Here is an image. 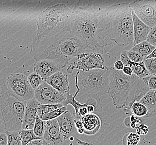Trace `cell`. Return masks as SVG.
<instances>
[{"label": "cell", "mask_w": 156, "mask_h": 145, "mask_svg": "<svg viewBox=\"0 0 156 145\" xmlns=\"http://www.w3.org/2000/svg\"><path fill=\"white\" fill-rule=\"evenodd\" d=\"M89 52L93 51L71 32H66L34 39L30 53L35 60H53L62 69L73 58Z\"/></svg>", "instance_id": "obj_1"}, {"label": "cell", "mask_w": 156, "mask_h": 145, "mask_svg": "<svg viewBox=\"0 0 156 145\" xmlns=\"http://www.w3.org/2000/svg\"><path fill=\"white\" fill-rule=\"evenodd\" d=\"M73 11L65 4H56L39 15L35 39H40L62 32H71Z\"/></svg>", "instance_id": "obj_2"}, {"label": "cell", "mask_w": 156, "mask_h": 145, "mask_svg": "<svg viewBox=\"0 0 156 145\" xmlns=\"http://www.w3.org/2000/svg\"><path fill=\"white\" fill-rule=\"evenodd\" d=\"M71 32L79 38L93 52L103 53L99 43L100 20L90 9H78L73 11Z\"/></svg>", "instance_id": "obj_3"}, {"label": "cell", "mask_w": 156, "mask_h": 145, "mask_svg": "<svg viewBox=\"0 0 156 145\" xmlns=\"http://www.w3.org/2000/svg\"><path fill=\"white\" fill-rule=\"evenodd\" d=\"M26 103L9 93L7 87L6 78L0 79V110L6 131H19L22 129Z\"/></svg>", "instance_id": "obj_4"}, {"label": "cell", "mask_w": 156, "mask_h": 145, "mask_svg": "<svg viewBox=\"0 0 156 145\" xmlns=\"http://www.w3.org/2000/svg\"><path fill=\"white\" fill-rule=\"evenodd\" d=\"M110 39L119 46L133 44V21L130 5L122 4L115 10L110 19Z\"/></svg>", "instance_id": "obj_5"}, {"label": "cell", "mask_w": 156, "mask_h": 145, "mask_svg": "<svg viewBox=\"0 0 156 145\" xmlns=\"http://www.w3.org/2000/svg\"><path fill=\"white\" fill-rule=\"evenodd\" d=\"M111 72V66L80 72L78 83L80 91L98 97L108 93Z\"/></svg>", "instance_id": "obj_6"}, {"label": "cell", "mask_w": 156, "mask_h": 145, "mask_svg": "<svg viewBox=\"0 0 156 145\" xmlns=\"http://www.w3.org/2000/svg\"><path fill=\"white\" fill-rule=\"evenodd\" d=\"M137 77L134 74L131 76H127L122 70H117L111 66L107 94L112 98L113 104L117 109L125 107L128 95Z\"/></svg>", "instance_id": "obj_7"}, {"label": "cell", "mask_w": 156, "mask_h": 145, "mask_svg": "<svg viewBox=\"0 0 156 145\" xmlns=\"http://www.w3.org/2000/svg\"><path fill=\"white\" fill-rule=\"evenodd\" d=\"M6 85L9 93L20 101L26 102L34 97L35 91L24 73L11 74L6 78Z\"/></svg>", "instance_id": "obj_8"}, {"label": "cell", "mask_w": 156, "mask_h": 145, "mask_svg": "<svg viewBox=\"0 0 156 145\" xmlns=\"http://www.w3.org/2000/svg\"><path fill=\"white\" fill-rule=\"evenodd\" d=\"M73 62L69 65L67 71L72 73L75 69L87 72L94 69H105V59L102 53L89 52L80 54Z\"/></svg>", "instance_id": "obj_9"}, {"label": "cell", "mask_w": 156, "mask_h": 145, "mask_svg": "<svg viewBox=\"0 0 156 145\" xmlns=\"http://www.w3.org/2000/svg\"><path fill=\"white\" fill-rule=\"evenodd\" d=\"M141 21L152 28L156 25V0H137L130 4Z\"/></svg>", "instance_id": "obj_10"}, {"label": "cell", "mask_w": 156, "mask_h": 145, "mask_svg": "<svg viewBox=\"0 0 156 145\" xmlns=\"http://www.w3.org/2000/svg\"><path fill=\"white\" fill-rule=\"evenodd\" d=\"M66 95L59 93L44 80L34 91V98L41 104H62Z\"/></svg>", "instance_id": "obj_11"}, {"label": "cell", "mask_w": 156, "mask_h": 145, "mask_svg": "<svg viewBox=\"0 0 156 145\" xmlns=\"http://www.w3.org/2000/svg\"><path fill=\"white\" fill-rule=\"evenodd\" d=\"M151 89L142 78L138 76L135 80L128 95L125 110L127 113H131L132 105L135 102H140Z\"/></svg>", "instance_id": "obj_12"}, {"label": "cell", "mask_w": 156, "mask_h": 145, "mask_svg": "<svg viewBox=\"0 0 156 145\" xmlns=\"http://www.w3.org/2000/svg\"><path fill=\"white\" fill-rule=\"evenodd\" d=\"M75 116L68 110L56 118L65 140L70 139L77 131L75 126Z\"/></svg>", "instance_id": "obj_13"}, {"label": "cell", "mask_w": 156, "mask_h": 145, "mask_svg": "<svg viewBox=\"0 0 156 145\" xmlns=\"http://www.w3.org/2000/svg\"><path fill=\"white\" fill-rule=\"evenodd\" d=\"M43 139L53 145H62L65 139L56 119L46 121V128Z\"/></svg>", "instance_id": "obj_14"}, {"label": "cell", "mask_w": 156, "mask_h": 145, "mask_svg": "<svg viewBox=\"0 0 156 145\" xmlns=\"http://www.w3.org/2000/svg\"><path fill=\"white\" fill-rule=\"evenodd\" d=\"M40 104V103L34 97L26 102L25 114L22 122V129L34 128L37 116L38 108Z\"/></svg>", "instance_id": "obj_15"}, {"label": "cell", "mask_w": 156, "mask_h": 145, "mask_svg": "<svg viewBox=\"0 0 156 145\" xmlns=\"http://www.w3.org/2000/svg\"><path fill=\"white\" fill-rule=\"evenodd\" d=\"M60 70L59 66L50 59L36 60L34 66V71L41 76L44 81Z\"/></svg>", "instance_id": "obj_16"}, {"label": "cell", "mask_w": 156, "mask_h": 145, "mask_svg": "<svg viewBox=\"0 0 156 145\" xmlns=\"http://www.w3.org/2000/svg\"><path fill=\"white\" fill-rule=\"evenodd\" d=\"M46 82L62 94L67 95L69 92L68 76L60 70L51 76Z\"/></svg>", "instance_id": "obj_17"}, {"label": "cell", "mask_w": 156, "mask_h": 145, "mask_svg": "<svg viewBox=\"0 0 156 145\" xmlns=\"http://www.w3.org/2000/svg\"><path fill=\"white\" fill-rule=\"evenodd\" d=\"M132 13L133 21L134 43L136 45L147 40L151 28L141 21L132 10Z\"/></svg>", "instance_id": "obj_18"}, {"label": "cell", "mask_w": 156, "mask_h": 145, "mask_svg": "<svg viewBox=\"0 0 156 145\" xmlns=\"http://www.w3.org/2000/svg\"><path fill=\"white\" fill-rule=\"evenodd\" d=\"M120 58L121 60L125 66H130L133 70V74L139 78H144L151 75L144 61L140 63H135L132 61L128 57L127 51H123L121 54Z\"/></svg>", "instance_id": "obj_19"}, {"label": "cell", "mask_w": 156, "mask_h": 145, "mask_svg": "<svg viewBox=\"0 0 156 145\" xmlns=\"http://www.w3.org/2000/svg\"><path fill=\"white\" fill-rule=\"evenodd\" d=\"M84 129V133L92 135L98 132L101 127L100 117L95 114L88 113L81 118Z\"/></svg>", "instance_id": "obj_20"}, {"label": "cell", "mask_w": 156, "mask_h": 145, "mask_svg": "<svg viewBox=\"0 0 156 145\" xmlns=\"http://www.w3.org/2000/svg\"><path fill=\"white\" fill-rule=\"evenodd\" d=\"M80 73V71H78L77 72L76 75L75 76V86L77 88V91H76L75 95H72L69 92L67 95H66V98L65 101L63 102L62 104L65 106H67L69 104H71V106H73V107L75 109V116L76 118H77L78 117V112L79 109L82 107L83 106H87L88 103H81L80 102H79L78 101H77L76 99V97H77V95H78V93L80 92V88L79 87L78 83V74Z\"/></svg>", "instance_id": "obj_21"}, {"label": "cell", "mask_w": 156, "mask_h": 145, "mask_svg": "<svg viewBox=\"0 0 156 145\" xmlns=\"http://www.w3.org/2000/svg\"><path fill=\"white\" fill-rule=\"evenodd\" d=\"M140 102L147 108L148 113L146 117L152 118L156 116V91L151 89Z\"/></svg>", "instance_id": "obj_22"}, {"label": "cell", "mask_w": 156, "mask_h": 145, "mask_svg": "<svg viewBox=\"0 0 156 145\" xmlns=\"http://www.w3.org/2000/svg\"><path fill=\"white\" fill-rule=\"evenodd\" d=\"M155 47L146 40L134 45L131 50L140 53L145 59L153 51Z\"/></svg>", "instance_id": "obj_23"}, {"label": "cell", "mask_w": 156, "mask_h": 145, "mask_svg": "<svg viewBox=\"0 0 156 145\" xmlns=\"http://www.w3.org/2000/svg\"><path fill=\"white\" fill-rule=\"evenodd\" d=\"M21 136L22 145H26L35 139H42L34 134V129H21L19 131Z\"/></svg>", "instance_id": "obj_24"}, {"label": "cell", "mask_w": 156, "mask_h": 145, "mask_svg": "<svg viewBox=\"0 0 156 145\" xmlns=\"http://www.w3.org/2000/svg\"><path fill=\"white\" fill-rule=\"evenodd\" d=\"M63 106V104H41L39 105L38 108L37 115L41 118L44 115L50 113L51 112L62 107Z\"/></svg>", "instance_id": "obj_25"}, {"label": "cell", "mask_w": 156, "mask_h": 145, "mask_svg": "<svg viewBox=\"0 0 156 145\" xmlns=\"http://www.w3.org/2000/svg\"><path fill=\"white\" fill-rule=\"evenodd\" d=\"M147 113V108L140 102H135L132 105L130 113L133 114L138 117H142L146 116Z\"/></svg>", "instance_id": "obj_26"}, {"label": "cell", "mask_w": 156, "mask_h": 145, "mask_svg": "<svg viewBox=\"0 0 156 145\" xmlns=\"http://www.w3.org/2000/svg\"><path fill=\"white\" fill-rule=\"evenodd\" d=\"M140 141V136L137 133H126L122 139L123 145H138Z\"/></svg>", "instance_id": "obj_27"}, {"label": "cell", "mask_w": 156, "mask_h": 145, "mask_svg": "<svg viewBox=\"0 0 156 145\" xmlns=\"http://www.w3.org/2000/svg\"><path fill=\"white\" fill-rule=\"evenodd\" d=\"M46 128V121L42 120L37 115L34 127V131L36 136L43 139Z\"/></svg>", "instance_id": "obj_28"}, {"label": "cell", "mask_w": 156, "mask_h": 145, "mask_svg": "<svg viewBox=\"0 0 156 145\" xmlns=\"http://www.w3.org/2000/svg\"><path fill=\"white\" fill-rule=\"evenodd\" d=\"M27 79L30 84L34 91L39 87L44 80L37 72H34L30 73L27 76Z\"/></svg>", "instance_id": "obj_29"}, {"label": "cell", "mask_w": 156, "mask_h": 145, "mask_svg": "<svg viewBox=\"0 0 156 145\" xmlns=\"http://www.w3.org/2000/svg\"><path fill=\"white\" fill-rule=\"evenodd\" d=\"M67 110V106H64L62 107L59 108L58 109H56L55 110L51 112L48 113L44 115L41 119L44 120V121L53 120V119H56L57 118L59 117L61 114H62L64 112H65L66 110Z\"/></svg>", "instance_id": "obj_30"}, {"label": "cell", "mask_w": 156, "mask_h": 145, "mask_svg": "<svg viewBox=\"0 0 156 145\" xmlns=\"http://www.w3.org/2000/svg\"><path fill=\"white\" fill-rule=\"evenodd\" d=\"M8 136L7 145H22L19 131H6Z\"/></svg>", "instance_id": "obj_31"}, {"label": "cell", "mask_w": 156, "mask_h": 145, "mask_svg": "<svg viewBox=\"0 0 156 145\" xmlns=\"http://www.w3.org/2000/svg\"><path fill=\"white\" fill-rule=\"evenodd\" d=\"M144 63L151 75L156 76V58L144 59Z\"/></svg>", "instance_id": "obj_32"}, {"label": "cell", "mask_w": 156, "mask_h": 145, "mask_svg": "<svg viewBox=\"0 0 156 145\" xmlns=\"http://www.w3.org/2000/svg\"><path fill=\"white\" fill-rule=\"evenodd\" d=\"M127 53L129 59L133 62L140 63V62L144 61V57L136 51L129 50L127 51Z\"/></svg>", "instance_id": "obj_33"}, {"label": "cell", "mask_w": 156, "mask_h": 145, "mask_svg": "<svg viewBox=\"0 0 156 145\" xmlns=\"http://www.w3.org/2000/svg\"><path fill=\"white\" fill-rule=\"evenodd\" d=\"M146 41L156 47V25L151 28Z\"/></svg>", "instance_id": "obj_34"}, {"label": "cell", "mask_w": 156, "mask_h": 145, "mask_svg": "<svg viewBox=\"0 0 156 145\" xmlns=\"http://www.w3.org/2000/svg\"><path fill=\"white\" fill-rule=\"evenodd\" d=\"M142 79L147 83L151 89L156 91V76L150 75Z\"/></svg>", "instance_id": "obj_35"}, {"label": "cell", "mask_w": 156, "mask_h": 145, "mask_svg": "<svg viewBox=\"0 0 156 145\" xmlns=\"http://www.w3.org/2000/svg\"><path fill=\"white\" fill-rule=\"evenodd\" d=\"M149 131V128L147 125L145 124H139V125L136 127V133L140 136L146 135Z\"/></svg>", "instance_id": "obj_36"}, {"label": "cell", "mask_w": 156, "mask_h": 145, "mask_svg": "<svg viewBox=\"0 0 156 145\" xmlns=\"http://www.w3.org/2000/svg\"><path fill=\"white\" fill-rule=\"evenodd\" d=\"M130 120H131V127L132 128H136L137 127V125L141 123V120L138 118V117L135 116L133 114L131 113Z\"/></svg>", "instance_id": "obj_37"}, {"label": "cell", "mask_w": 156, "mask_h": 145, "mask_svg": "<svg viewBox=\"0 0 156 145\" xmlns=\"http://www.w3.org/2000/svg\"><path fill=\"white\" fill-rule=\"evenodd\" d=\"M8 136L6 132L0 133V145H7Z\"/></svg>", "instance_id": "obj_38"}, {"label": "cell", "mask_w": 156, "mask_h": 145, "mask_svg": "<svg viewBox=\"0 0 156 145\" xmlns=\"http://www.w3.org/2000/svg\"><path fill=\"white\" fill-rule=\"evenodd\" d=\"M125 66V65L122 62L121 60H119V61H117L115 63L114 65V68L115 69L117 70H120V71H122L123 68Z\"/></svg>", "instance_id": "obj_39"}, {"label": "cell", "mask_w": 156, "mask_h": 145, "mask_svg": "<svg viewBox=\"0 0 156 145\" xmlns=\"http://www.w3.org/2000/svg\"><path fill=\"white\" fill-rule=\"evenodd\" d=\"M122 72L125 73L126 75L128 76H131L133 74V70L129 66H125L122 70Z\"/></svg>", "instance_id": "obj_40"}, {"label": "cell", "mask_w": 156, "mask_h": 145, "mask_svg": "<svg viewBox=\"0 0 156 145\" xmlns=\"http://www.w3.org/2000/svg\"><path fill=\"white\" fill-rule=\"evenodd\" d=\"M6 132V128L5 125L3 122V118L1 114V112L0 110V133L5 132Z\"/></svg>", "instance_id": "obj_41"}, {"label": "cell", "mask_w": 156, "mask_h": 145, "mask_svg": "<svg viewBox=\"0 0 156 145\" xmlns=\"http://www.w3.org/2000/svg\"><path fill=\"white\" fill-rule=\"evenodd\" d=\"M26 145H43V139H35Z\"/></svg>", "instance_id": "obj_42"}, {"label": "cell", "mask_w": 156, "mask_h": 145, "mask_svg": "<svg viewBox=\"0 0 156 145\" xmlns=\"http://www.w3.org/2000/svg\"><path fill=\"white\" fill-rule=\"evenodd\" d=\"M75 126L76 127L77 129H80V128H83V123H82V122L81 120H77V119L75 118Z\"/></svg>", "instance_id": "obj_43"}, {"label": "cell", "mask_w": 156, "mask_h": 145, "mask_svg": "<svg viewBox=\"0 0 156 145\" xmlns=\"http://www.w3.org/2000/svg\"><path fill=\"white\" fill-rule=\"evenodd\" d=\"M87 108L88 113H93L95 110V106L93 104H88L87 106Z\"/></svg>", "instance_id": "obj_44"}, {"label": "cell", "mask_w": 156, "mask_h": 145, "mask_svg": "<svg viewBox=\"0 0 156 145\" xmlns=\"http://www.w3.org/2000/svg\"><path fill=\"white\" fill-rule=\"evenodd\" d=\"M124 123H125L126 126L131 127V120H130V117H128L125 118L124 121Z\"/></svg>", "instance_id": "obj_45"}, {"label": "cell", "mask_w": 156, "mask_h": 145, "mask_svg": "<svg viewBox=\"0 0 156 145\" xmlns=\"http://www.w3.org/2000/svg\"><path fill=\"white\" fill-rule=\"evenodd\" d=\"M156 58V47H155V49L153 50V51H152L148 56H147L146 58L150 59V58ZM146 58H145V59H146Z\"/></svg>", "instance_id": "obj_46"}, {"label": "cell", "mask_w": 156, "mask_h": 145, "mask_svg": "<svg viewBox=\"0 0 156 145\" xmlns=\"http://www.w3.org/2000/svg\"><path fill=\"white\" fill-rule=\"evenodd\" d=\"M77 132H78L79 134H83V133H84V128H81L77 129Z\"/></svg>", "instance_id": "obj_47"}, {"label": "cell", "mask_w": 156, "mask_h": 145, "mask_svg": "<svg viewBox=\"0 0 156 145\" xmlns=\"http://www.w3.org/2000/svg\"><path fill=\"white\" fill-rule=\"evenodd\" d=\"M43 145H53L43 139Z\"/></svg>", "instance_id": "obj_48"}]
</instances>
